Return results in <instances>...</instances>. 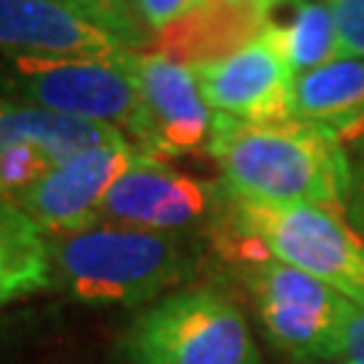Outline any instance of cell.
<instances>
[{"label":"cell","mask_w":364,"mask_h":364,"mask_svg":"<svg viewBox=\"0 0 364 364\" xmlns=\"http://www.w3.org/2000/svg\"><path fill=\"white\" fill-rule=\"evenodd\" d=\"M203 3L205 0H132V6H135V11H138V16H141V22H144L151 38L156 33H162L165 27L186 19Z\"/></svg>","instance_id":"obj_20"},{"label":"cell","mask_w":364,"mask_h":364,"mask_svg":"<svg viewBox=\"0 0 364 364\" xmlns=\"http://www.w3.org/2000/svg\"><path fill=\"white\" fill-rule=\"evenodd\" d=\"M54 168V162L36 146H11L0 151V200L22 203Z\"/></svg>","instance_id":"obj_18"},{"label":"cell","mask_w":364,"mask_h":364,"mask_svg":"<svg viewBox=\"0 0 364 364\" xmlns=\"http://www.w3.org/2000/svg\"><path fill=\"white\" fill-rule=\"evenodd\" d=\"M208 156L235 197L348 210L351 151L318 124L299 119L257 124L216 114Z\"/></svg>","instance_id":"obj_1"},{"label":"cell","mask_w":364,"mask_h":364,"mask_svg":"<svg viewBox=\"0 0 364 364\" xmlns=\"http://www.w3.org/2000/svg\"><path fill=\"white\" fill-rule=\"evenodd\" d=\"M340 364H364V308L359 305H351L348 311Z\"/></svg>","instance_id":"obj_22"},{"label":"cell","mask_w":364,"mask_h":364,"mask_svg":"<svg viewBox=\"0 0 364 364\" xmlns=\"http://www.w3.org/2000/svg\"><path fill=\"white\" fill-rule=\"evenodd\" d=\"M264 33L287 57L294 76L338 60V30L332 11L316 0H270Z\"/></svg>","instance_id":"obj_15"},{"label":"cell","mask_w":364,"mask_h":364,"mask_svg":"<svg viewBox=\"0 0 364 364\" xmlns=\"http://www.w3.org/2000/svg\"><path fill=\"white\" fill-rule=\"evenodd\" d=\"M294 119L338 135L346 149L364 138V60H335L294 81Z\"/></svg>","instance_id":"obj_14"},{"label":"cell","mask_w":364,"mask_h":364,"mask_svg":"<svg viewBox=\"0 0 364 364\" xmlns=\"http://www.w3.org/2000/svg\"><path fill=\"white\" fill-rule=\"evenodd\" d=\"M124 144H130L127 135L108 124L54 114L36 105L0 103V151L11 146H36L54 165H63L87 151Z\"/></svg>","instance_id":"obj_13"},{"label":"cell","mask_w":364,"mask_h":364,"mask_svg":"<svg viewBox=\"0 0 364 364\" xmlns=\"http://www.w3.org/2000/svg\"><path fill=\"white\" fill-rule=\"evenodd\" d=\"M203 100L224 117L257 124L294 119V70L267 33L235 54L189 65Z\"/></svg>","instance_id":"obj_9"},{"label":"cell","mask_w":364,"mask_h":364,"mask_svg":"<svg viewBox=\"0 0 364 364\" xmlns=\"http://www.w3.org/2000/svg\"><path fill=\"white\" fill-rule=\"evenodd\" d=\"M130 364H262L243 311L208 287L176 289L122 338Z\"/></svg>","instance_id":"obj_5"},{"label":"cell","mask_w":364,"mask_h":364,"mask_svg":"<svg viewBox=\"0 0 364 364\" xmlns=\"http://www.w3.org/2000/svg\"><path fill=\"white\" fill-rule=\"evenodd\" d=\"M316 3H324V6H332V3H335V0H316Z\"/></svg>","instance_id":"obj_24"},{"label":"cell","mask_w":364,"mask_h":364,"mask_svg":"<svg viewBox=\"0 0 364 364\" xmlns=\"http://www.w3.org/2000/svg\"><path fill=\"white\" fill-rule=\"evenodd\" d=\"M122 63L135 81L146 111V156L208 154L216 111L203 100L195 70L159 52H124Z\"/></svg>","instance_id":"obj_8"},{"label":"cell","mask_w":364,"mask_h":364,"mask_svg":"<svg viewBox=\"0 0 364 364\" xmlns=\"http://www.w3.org/2000/svg\"><path fill=\"white\" fill-rule=\"evenodd\" d=\"M264 14L267 11L205 0L186 19L156 33L149 52L168 54L183 65L216 63L259 38L264 33Z\"/></svg>","instance_id":"obj_12"},{"label":"cell","mask_w":364,"mask_h":364,"mask_svg":"<svg viewBox=\"0 0 364 364\" xmlns=\"http://www.w3.org/2000/svg\"><path fill=\"white\" fill-rule=\"evenodd\" d=\"M329 11L338 30V60H364V0H335Z\"/></svg>","instance_id":"obj_19"},{"label":"cell","mask_w":364,"mask_h":364,"mask_svg":"<svg viewBox=\"0 0 364 364\" xmlns=\"http://www.w3.org/2000/svg\"><path fill=\"white\" fill-rule=\"evenodd\" d=\"M122 52L114 36L60 0H0V54L114 60Z\"/></svg>","instance_id":"obj_11"},{"label":"cell","mask_w":364,"mask_h":364,"mask_svg":"<svg viewBox=\"0 0 364 364\" xmlns=\"http://www.w3.org/2000/svg\"><path fill=\"white\" fill-rule=\"evenodd\" d=\"M135 146H108L54 165L49 176L22 197L19 208L43 235L76 232L100 224L105 195L117 178L130 168Z\"/></svg>","instance_id":"obj_10"},{"label":"cell","mask_w":364,"mask_h":364,"mask_svg":"<svg viewBox=\"0 0 364 364\" xmlns=\"http://www.w3.org/2000/svg\"><path fill=\"white\" fill-rule=\"evenodd\" d=\"M351 151V200L346 216L351 227L364 237V138L348 149Z\"/></svg>","instance_id":"obj_21"},{"label":"cell","mask_w":364,"mask_h":364,"mask_svg":"<svg viewBox=\"0 0 364 364\" xmlns=\"http://www.w3.org/2000/svg\"><path fill=\"white\" fill-rule=\"evenodd\" d=\"M259 324L278 351L297 362H338L353 302L318 278L270 257L240 264Z\"/></svg>","instance_id":"obj_6"},{"label":"cell","mask_w":364,"mask_h":364,"mask_svg":"<svg viewBox=\"0 0 364 364\" xmlns=\"http://www.w3.org/2000/svg\"><path fill=\"white\" fill-rule=\"evenodd\" d=\"M52 278L84 305L138 308L195 278L203 248L192 235L151 232L100 221L46 235Z\"/></svg>","instance_id":"obj_2"},{"label":"cell","mask_w":364,"mask_h":364,"mask_svg":"<svg viewBox=\"0 0 364 364\" xmlns=\"http://www.w3.org/2000/svg\"><path fill=\"white\" fill-rule=\"evenodd\" d=\"M81 19L105 30L108 36L127 49V52H149L151 36L135 11L132 0H60Z\"/></svg>","instance_id":"obj_17"},{"label":"cell","mask_w":364,"mask_h":364,"mask_svg":"<svg viewBox=\"0 0 364 364\" xmlns=\"http://www.w3.org/2000/svg\"><path fill=\"white\" fill-rule=\"evenodd\" d=\"M227 6H235V9H257V11H267L270 0H221Z\"/></svg>","instance_id":"obj_23"},{"label":"cell","mask_w":364,"mask_h":364,"mask_svg":"<svg viewBox=\"0 0 364 364\" xmlns=\"http://www.w3.org/2000/svg\"><path fill=\"white\" fill-rule=\"evenodd\" d=\"M227 205V186L195 178L170 168L165 159L135 154L105 195L103 221L151 230V232L192 235L210 232Z\"/></svg>","instance_id":"obj_7"},{"label":"cell","mask_w":364,"mask_h":364,"mask_svg":"<svg viewBox=\"0 0 364 364\" xmlns=\"http://www.w3.org/2000/svg\"><path fill=\"white\" fill-rule=\"evenodd\" d=\"M122 54L114 60L0 54V92L22 105L117 127L146 154V111Z\"/></svg>","instance_id":"obj_4"},{"label":"cell","mask_w":364,"mask_h":364,"mask_svg":"<svg viewBox=\"0 0 364 364\" xmlns=\"http://www.w3.org/2000/svg\"><path fill=\"white\" fill-rule=\"evenodd\" d=\"M210 240L237 264L270 257L364 308V237L338 210L257 203L227 189V205Z\"/></svg>","instance_id":"obj_3"},{"label":"cell","mask_w":364,"mask_h":364,"mask_svg":"<svg viewBox=\"0 0 364 364\" xmlns=\"http://www.w3.org/2000/svg\"><path fill=\"white\" fill-rule=\"evenodd\" d=\"M54 287L46 235L14 203L0 205V305Z\"/></svg>","instance_id":"obj_16"}]
</instances>
